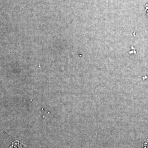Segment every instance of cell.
I'll list each match as a JSON object with an SVG mask.
<instances>
[{
  "label": "cell",
  "mask_w": 148,
  "mask_h": 148,
  "mask_svg": "<svg viewBox=\"0 0 148 148\" xmlns=\"http://www.w3.org/2000/svg\"><path fill=\"white\" fill-rule=\"evenodd\" d=\"M10 148H28L24 144L18 140H16L12 143Z\"/></svg>",
  "instance_id": "6da1fadb"
}]
</instances>
